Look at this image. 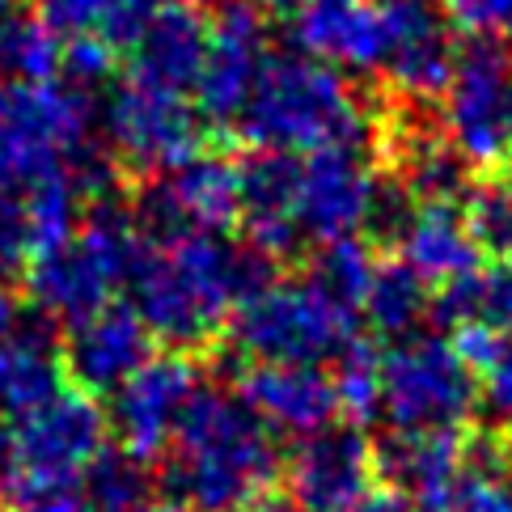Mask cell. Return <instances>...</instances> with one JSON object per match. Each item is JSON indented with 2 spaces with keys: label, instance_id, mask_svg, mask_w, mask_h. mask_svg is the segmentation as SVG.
I'll return each instance as SVG.
<instances>
[{
  "label": "cell",
  "instance_id": "b9f144b4",
  "mask_svg": "<svg viewBox=\"0 0 512 512\" xmlns=\"http://www.w3.org/2000/svg\"><path fill=\"white\" fill-rule=\"evenodd\" d=\"M9 470H13V432L0 424V487L9 483Z\"/></svg>",
  "mask_w": 512,
  "mask_h": 512
},
{
  "label": "cell",
  "instance_id": "d590c367",
  "mask_svg": "<svg viewBox=\"0 0 512 512\" xmlns=\"http://www.w3.org/2000/svg\"><path fill=\"white\" fill-rule=\"evenodd\" d=\"M483 407L504 436H512V335L504 339L500 356L483 369Z\"/></svg>",
  "mask_w": 512,
  "mask_h": 512
},
{
  "label": "cell",
  "instance_id": "bcb514c9",
  "mask_svg": "<svg viewBox=\"0 0 512 512\" xmlns=\"http://www.w3.org/2000/svg\"><path fill=\"white\" fill-rule=\"evenodd\" d=\"M136 512H191V508L178 504V500H144Z\"/></svg>",
  "mask_w": 512,
  "mask_h": 512
},
{
  "label": "cell",
  "instance_id": "f546056e",
  "mask_svg": "<svg viewBox=\"0 0 512 512\" xmlns=\"http://www.w3.org/2000/svg\"><path fill=\"white\" fill-rule=\"evenodd\" d=\"M373 250L364 237H335V242H318V254L309 263V280L318 284L322 297H331L347 314H360L364 288L373 280Z\"/></svg>",
  "mask_w": 512,
  "mask_h": 512
},
{
  "label": "cell",
  "instance_id": "30bf717a",
  "mask_svg": "<svg viewBox=\"0 0 512 512\" xmlns=\"http://www.w3.org/2000/svg\"><path fill=\"white\" fill-rule=\"evenodd\" d=\"M106 144L132 174H170L204 144V115L170 89L127 81L106 102Z\"/></svg>",
  "mask_w": 512,
  "mask_h": 512
},
{
  "label": "cell",
  "instance_id": "7402d4cb",
  "mask_svg": "<svg viewBox=\"0 0 512 512\" xmlns=\"http://www.w3.org/2000/svg\"><path fill=\"white\" fill-rule=\"evenodd\" d=\"M242 398L271 432L288 436L318 432L339 411L335 381L322 364H254L242 381Z\"/></svg>",
  "mask_w": 512,
  "mask_h": 512
},
{
  "label": "cell",
  "instance_id": "8d00e7d4",
  "mask_svg": "<svg viewBox=\"0 0 512 512\" xmlns=\"http://www.w3.org/2000/svg\"><path fill=\"white\" fill-rule=\"evenodd\" d=\"M30 259V233L22 199L13 191H0V276H13Z\"/></svg>",
  "mask_w": 512,
  "mask_h": 512
},
{
  "label": "cell",
  "instance_id": "484cf974",
  "mask_svg": "<svg viewBox=\"0 0 512 512\" xmlns=\"http://www.w3.org/2000/svg\"><path fill=\"white\" fill-rule=\"evenodd\" d=\"M428 309H432L428 280L419 276L415 267H407L402 259H390V263L373 267V280H369V288H364L360 314L377 335L407 339L415 326L424 322Z\"/></svg>",
  "mask_w": 512,
  "mask_h": 512
},
{
  "label": "cell",
  "instance_id": "277c9868",
  "mask_svg": "<svg viewBox=\"0 0 512 512\" xmlns=\"http://www.w3.org/2000/svg\"><path fill=\"white\" fill-rule=\"evenodd\" d=\"M144 250H149V237L140 233L136 212L119 208L115 199L89 204V216L64 246L34 254L30 301L51 322H81L98 314L102 305H111Z\"/></svg>",
  "mask_w": 512,
  "mask_h": 512
},
{
  "label": "cell",
  "instance_id": "d6986e66",
  "mask_svg": "<svg viewBox=\"0 0 512 512\" xmlns=\"http://www.w3.org/2000/svg\"><path fill=\"white\" fill-rule=\"evenodd\" d=\"M292 43L347 72H377L386 56L381 0H305L292 13Z\"/></svg>",
  "mask_w": 512,
  "mask_h": 512
},
{
  "label": "cell",
  "instance_id": "9c48e42d",
  "mask_svg": "<svg viewBox=\"0 0 512 512\" xmlns=\"http://www.w3.org/2000/svg\"><path fill=\"white\" fill-rule=\"evenodd\" d=\"M242 221V166L221 153H195L157 174L136 199V225L153 246L191 233H225Z\"/></svg>",
  "mask_w": 512,
  "mask_h": 512
},
{
  "label": "cell",
  "instance_id": "836d02e7",
  "mask_svg": "<svg viewBox=\"0 0 512 512\" xmlns=\"http://www.w3.org/2000/svg\"><path fill=\"white\" fill-rule=\"evenodd\" d=\"M9 512H89L81 483H60V479H22L9 474Z\"/></svg>",
  "mask_w": 512,
  "mask_h": 512
},
{
  "label": "cell",
  "instance_id": "d6a6232c",
  "mask_svg": "<svg viewBox=\"0 0 512 512\" xmlns=\"http://www.w3.org/2000/svg\"><path fill=\"white\" fill-rule=\"evenodd\" d=\"M111 72H115V47L106 43L98 30L68 34V43L60 47V77H64V85L81 89V94H94L102 81H111Z\"/></svg>",
  "mask_w": 512,
  "mask_h": 512
},
{
  "label": "cell",
  "instance_id": "1f68e13d",
  "mask_svg": "<svg viewBox=\"0 0 512 512\" xmlns=\"http://www.w3.org/2000/svg\"><path fill=\"white\" fill-rule=\"evenodd\" d=\"M462 216L474 246L496 254V259H512V182H470L462 195Z\"/></svg>",
  "mask_w": 512,
  "mask_h": 512
},
{
  "label": "cell",
  "instance_id": "e0dca14e",
  "mask_svg": "<svg viewBox=\"0 0 512 512\" xmlns=\"http://www.w3.org/2000/svg\"><path fill=\"white\" fill-rule=\"evenodd\" d=\"M149 356L153 335L127 305H102L98 314L72 322L60 343L64 373L85 394H115Z\"/></svg>",
  "mask_w": 512,
  "mask_h": 512
},
{
  "label": "cell",
  "instance_id": "4dcf8cb0",
  "mask_svg": "<svg viewBox=\"0 0 512 512\" xmlns=\"http://www.w3.org/2000/svg\"><path fill=\"white\" fill-rule=\"evenodd\" d=\"M335 402L352 415V424H369L381 415V352L373 343L352 339L335 356Z\"/></svg>",
  "mask_w": 512,
  "mask_h": 512
},
{
  "label": "cell",
  "instance_id": "6da1fadb",
  "mask_svg": "<svg viewBox=\"0 0 512 512\" xmlns=\"http://www.w3.org/2000/svg\"><path fill=\"white\" fill-rule=\"evenodd\" d=\"M276 280V259L254 246H229L221 233H191L170 246L140 254L132 284V309L153 339L170 347H199L225 326L237 301Z\"/></svg>",
  "mask_w": 512,
  "mask_h": 512
},
{
  "label": "cell",
  "instance_id": "7a4b0ae2",
  "mask_svg": "<svg viewBox=\"0 0 512 512\" xmlns=\"http://www.w3.org/2000/svg\"><path fill=\"white\" fill-rule=\"evenodd\" d=\"M280 479V449L246 398L199 386L182 411L161 483L191 512H246Z\"/></svg>",
  "mask_w": 512,
  "mask_h": 512
},
{
  "label": "cell",
  "instance_id": "2e32d148",
  "mask_svg": "<svg viewBox=\"0 0 512 512\" xmlns=\"http://www.w3.org/2000/svg\"><path fill=\"white\" fill-rule=\"evenodd\" d=\"M377 474L373 441H364L356 424L301 436L297 453L288 457V491L305 512H343L369 491Z\"/></svg>",
  "mask_w": 512,
  "mask_h": 512
},
{
  "label": "cell",
  "instance_id": "4fadbf2b",
  "mask_svg": "<svg viewBox=\"0 0 512 512\" xmlns=\"http://www.w3.org/2000/svg\"><path fill=\"white\" fill-rule=\"evenodd\" d=\"M267 56L263 9L246 0H225L221 13L212 17L208 51L195 77V111L212 123H237Z\"/></svg>",
  "mask_w": 512,
  "mask_h": 512
},
{
  "label": "cell",
  "instance_id": "ffe728a7",
  "mask_svg": "<svg viewBox=\"0 0 512 512\" xmlns=\"http://www.w3.org/2000/svg\"><path fill=\"white\" fill-rule=\"evenodd\" d=\"M208 34L212 13L204 9V0H166L140 39L127 47L132 51V81L187 94L195 89L199 64H204Z\"/></svg>",
  "mask_w": 512,
  "mask_h": 512
},
{
  "label": "cell",
  "instance_id": "603a6c76",
  "mask_svg": "<svg viewBox=\"0 0 512 512\" xmlns=\"http://www.w3.org/2000/svg\"><path fill=\"white\" fill-rule=\"evenodd\" d=\"M386 149L398 170V187L407 191L415 204H457L470 187V166L466 157L453 149L445 127L419 123L411 115H402L386 132Z\"/></svg>",
  "mask_w": 512,
  "mask_h": 512
},
{
  "label": "cell",
  "instance_id": "8992f818",
  "mask_svg": "<svg viewBox=\"0 0 512 512\" xmlns=\"http://www.w3.org/2000/svg\"><path fill=\"white\" fill-rule=\"evenodd\" d=\"M94 102L64 81L0 85V191H26L89 144Z\"/></svg>",
  "mask_w": 512,
  "mask_h": 512
},
{
  "label": "cell",
  "instance_id": "7c38bea8",
  "mask_svg": "<svg viewBox=\"0 0 512 512\" xmlns=\"http://www.w3.org/2000/svg\"><path fill=\"white\" fill-rule=\"evenodd\" d=\"M386 187L373 174L364 149H318L301 161L297 182V229L314 242L360 237L373 229V216Z\"/></svg>",
  "mask_w": 512,
  "mask_h": 512
},
{
  "label": "cell",
  "instance_id": "e575fe53",
  "mask_svg": "<svg viewBox=\"0 0 512 512\" xmlns=\"http://www.w3.org/2000/svg\"><path fill=\"white\" fill-rule=\"evenodd\" d=\"M161 5H166V0H106L94 30H98L115 51H119V47H132L140 34H144V26H149L153 17H157Z\"/></svg>",
  "mask_w": 512,
  "mask_h": 512
},
{
  "label": "cell",
  "instance_id": "8fae6325",
  "mask_svg": "<svg viewBox=\"0 0 512 512\" xmlns=\"http://www.w3.org/2000/svg\"><path fill=\"white\" fill-rule=\"evenodd\" d=\"M111 419L85 390H60L30 407L13 428V470L22 479L81 483L85 466L106 445Z\"/></svg>",
  "mask_w": 512,
  "mask_h": 512
},
{
  "label": "cell",
  "instance_id": "f35d334b",
  "mask_svg": "<svg viewBox=\"0 0 512 512\" xmlns=\"http://www.w3.org/2000/svg\"><path fill=\"white\" fill-rule=\"evenodd\" d=\"M30 5L56 34H81L98 26L106 0H30Z\"/></svg>",
  "mask_w": 512,
  "mask_h": 512
},
{
  "label": "cell",
  "instance_id": "7bdbcfd3",
  "mask_svg": "<svg viewBox=\"0 0 512 512\" xmlns=\"http://www.w3.org/2000/svg\"><path fill=\"white\" fill-rule=\"evenodd\" d=\"M250 512H305V508H301L297 500H292V496H288V500H284V496H263L259 504L250 508Z\"/></svg>",
  "mask_w": 512,
  "mask_h": 512
},
{
  "label": "cell",
  "instance_id": "9a60e30c",
  "mask_svg": "<svg viewBox=\"0 0 512 512\" xmlns=\"http://www.w3.org/2000/svg\"><path fill=\"white\" fill-rule=\"evenodd\" d=\"M199 390L195 364L182 352L149 356L140 369L115 390L111 402V428L119 432V441L127 453L136 457H161L174 441V428L182 411H187L191 394Z\"/></svg>",
  "mask_w": 512,
  "mask_h": 512
},
{
  "label": "cell",
  "instance_id": "83f0119b",
  "mask_svg": "<svg viewBox=\"0 0 512 512\" xmlns=\"http://www.w3.org/2000/svg\"><path fill=\"white\" fill-rule=\"evenodd\" d=\"M153 491V474L144 457L123 445H102V453L81 474V496L89 512H136Z\"/></svg>",
  "mask_w": 512,
  "mask_h": 512
},
{
  "label": "cell",
  "instance_id": "ba28073f",
  "mask_svg": "<svg viewBox=\"0 0 512 512\" xmlns=\"http://www.w3.org/2000/svg\"><path fill=\"white\" fill-rule=\"evenodd\" d=\"M479 407L474 369L449 339L407 335L381 356V415L407 432H457Z\"/></svg>",
  "mask_w": 512,
  "mask_h": 512
},
{
  "label": "cell",
  "instance_id": "60d3db41",
  "mask_svg": "<svg viewBox=\"0 0 512 512\" xmlns=\"http://www.w3.org/2000/svg\"><path fill=\"white\" fill-rule=\"evenodd\" d=\"M17 322H22V305H17L13 288L0 280V343H5V339L17 331Z\"/></svg>",
  "mask_w": 512,
  "mask_h": 512
},
{
  "label": "cell",
  "instance_id": "cb8c5ba5",
  "mask_svg": "<svg viewBox=\"0 0 512 512\" xmlns=\"http://www.w3.org/2000/svg\"><path fill=\"white\" fill-rule=\"evenodd\" d=\"M398 250H402V263L415 267L428 284H449L457 276H470L479 267V246L466 229V216L462 204H411L407 221L398 225Z\"/></svg>",
  "mask_w": 512,
  "mask_h": 512
},
{
  "label": "cell",
  "instance_id": "3957f363",
  "mask_svg": "<svg viewBox=\"0 0 512 512\" xmlns=\"http://www.w3.org/2000/svg\"><path fill=\"white\" fill-rule=\"evenodd\" d=\"M237 127L254 149L280 153L369 149V140L377 136L352 85L331 64L305 51H271Z\"/></svg>",
  "mask_w": 512,
  "mask_h": 512
},
{
  "label": "cell",
  "instance_id": "ac0fdd59",
  "mask_svg": "<svg viewBox=\"0 0 512 512\" xmlns=\"http://www.w3.org/2000/svg\"><path fill=\"white\" fill-rule=\"evenodd\" d=\"M466 441L457 432H407L394 428L373 445L377 474L411 500L415 512H453L466 483Z\"/></svg>",
  "mask_w": 512,
  "mask_h": 512
},
{
  "label": "cell",
  "instance_id": "44dd1931",
  "mask_svg": "<svg viewBox=\"0 0 512 512\" xmlns=\"http://www.w3.org/2000/svg\"><path fill=\"white\" fill-rule=\"evenodd\" d=\"M297 182L301 161L297 153L259 149L242 161V225L246 246H254L267 259H288L305 242L297 229Z\"/></svg>",
  "mask_w": 512,
  "mask_h": 512
},
{
  "label": "cell",
  "instance_id": "d4e9b609",
  "mask_svg": "<svg viewBox=\"0 0 512 512\" xmlns=\"http://www.w3.org/2000/svg\"><path fill=\"white\" fill-rule=\"evenodd\" d=\"M428 314L445 326L483 322L491 331L512 335V259H496L487 271L474 267L470 276L441 284Z\"/></svg>",
  "mask_w": 512,
  "mask_h": 512
},
{
  "label": "cell",
  "instance_id": "5b68a950",
  "mask_svg": "<svg viewBox=\"0 0 512 512\" xmlns=\"http://www.w3.org/2000/svg\"><path fill=\"white\" fill-rule=\"evenodd\" d=\"M233 352L254 364H322L335 360L356 335V314L322 297L314 280L276 276L237 301Z\"/></svg>",
  "mask_w": 512,
  "mask_h": 512
},
{
  "label": "cell",
  "instance_id": "ab89813d",
  "mask_svg": "<svg viewBox=\"0 0 512 512\" xmlns=\"http://www.w3.org/2000/svg\"><path fill=\"white\" fill-rule=\"evenodd\" d=\"M343 512H415V508H411V500L402 496V491H394V487H381V491L369 487L352 508H343Z\"/></svg>",
  "mask_w": 512,
  "mask_h": 512
},
{
  "label": "cell",
  "instance_id": "681fc988",
  "mask_svg": "<svg viewBox=\"0 0 512 512\" xmlns=\"http://www.w3.org/2000/svg\"><path fill=\"white\" fill-rule=\"evenodd\" d=\"M0 512H9V508H0Z\"/></svg>",
  "mask_w": 512,
  "mask_h": 512
},
{
  "label": "cell",
  "instance_id": "4316f807",
  "mask_svg": "<svg viewBox=\"0 0 512 512\" xmlns=\"http://www.w3.org/2000/svg\"><path fill=\"white\" fill-rule=\"evenodd\" d=\"M81 191L72 182L68 166L56 174H43L22 191V212H26V233H30V259L64 246L81 225Z\"/></svg>",
  "mask_w": 512,
  "mask_h": 512
},
{
  "label": "cell",
  "instance_id": "7dc6e473",
  "mask_svg": "<svg viewBox=\"0 0 512 512\" xmlns=\"http://www.w3.org/2000/svg\"><path fill=\"white\" fill-rule=\"evenodd\" d=\"M13 5H17V0H0V17H5V13H13Z\"/></svg>",
  "mask_w": 512,
  "mask_h": 512
},
{
  "label": "cell",
  "instance_id": "52a82bcc",
  "mask_svg": "<svg viewBox=\"0 0 512 512\" xmlns=\"http://www.w3.org/2000/svg\"><path fill=\"white\" fill-rule=\"evenodd\" d=\"M441 127L470 170L500 174L512 166V51L491 34L457 47L441 94Z\"/></svg>",
  "mask_w": 512,
  "mask_h": 512
},
{
  "label": "cell",
  "instance_id": "ee69618b",
  "mask_svg": "<svg viewBox=\"0 0 512 512\" xmlns=\"http://www.w3.org/2000/svg\"><path fill=\"white\" fill-rule=\"evenodd\" d=\"M254 5H259L263 13H288V17H292V13L305 5V0H254Z\"/></svg>",
  "mask_w": 512,
  "mask_h": 512
},
{
  "label": "cell",
  "instance_id": "c3c4849f",
  "mask_svg": "<svg viewBox=\"0 0 512 512\" xmlns=\"http://www.w3.org/2000/svg\"><path fill=\"white\" fill-rule=\"evenodd\" d=\"M508 51H512V22H508Z\"/></svg>",
  "mask_w": 512,
  "mask_h": 512
},
{
  "label": "cell",
  "instance_id": "f6af8a7d",
  "mask_svg": "<svg viewBox=\"0 0 512 512\" xmlns=\"http://www.w3.org/2000/svg\"><path fill=\"white\" fill-rule=\"evenodd\" d=\"M5 394H9V339L0 343V411H5Z\"/></svg>",
  "mask_w": 512,
  "mask_h": 512
},
{
  "label": "cell",
  "instance_id": "f1b7e54d",
  "mask_svg": "<svg viewBox=\"0 0 512 512\" xmlns=\"http://www.w3.org/2000/svg\"><path fill=\"white\" fill-rule=\"evenodd\" d=\"M60 34L43 17H0V77L13 81H56L60 72Z\"/></svg>",
  "mask_w": 512,
  "mask_h": 512
},
{
  "label": "cell",
  "instance_id": "5bb4252c",
  "mask_svg": "<svg viewBox=\"0 0 512 512\" xmlns=\"http://www.w3.org/2000/svg\"><path fill=\"white\" fill-rule=\"evenodd\" d=\"M386 56L381 68L394 81L402 102L428 106L445 94L453 77V22L436 0H381Z\"/></svg>",
  "mask_w": 512,
  "mask_h": 512
},
{
  "label": "cell",
  "instance_id": "74e56055",
  "mask_svg": "<svg viewBox=\"0 0 512 512\" xmlns=\"http://www.w3.org/2000/svg\"><path fill=\"white\" fill-rule=\"evenodd\" d=\"M445 9V17L457 30L470 34H491V30H508L512 22V0H436Z\"/></svg>",
  "mask_w": 512,
  "mask_h": 512
}]
</instances>
